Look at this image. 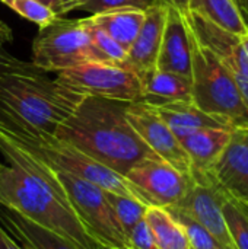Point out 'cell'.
Masks as SVG:
<instances>
[{"label": "cell", "instance_id": "6da1fadb", "mask_svg": "<svg viewBox=\"0 0 248 249\" xmlns=\"http://www.w3.org/2000/svg\"><path fill=\"white\" fill-rule=\"evenodd\" d=\"M127 104L85 96L57 127L54 137L124 177L137 162L156 156L130 125Z\"/></svg>", "mask_w": 248, "mask_h": 249}, {"label": "cell", "instance_id": "4fadbf2b", "mask_svg": "<svg viewBox=\"0 0 248 249\" xmlns=\"http://www.w3.org/2000/svg\"><path fill=\"white\" fill-rule=\"evenodd\" d=\"M156 69L191 79V42L184 15L168 4Z\"/></svg>", "mask_w": 248, "mask_h": 249}, {"label": "cell", "instance_id": "d590c367", "mask_svg": "<svg viewBox=\"0 0 248 249\" xmlns=\"http://www.w3.org/2000/svg\"><path fill=\"white\" fill-rule=\"evenodd\" d=\"M76 1H79V0H60V12H58V18H60V16H63V15H66V10H67L73 3H76Z\"/></svg>", "mask_w": 248, "mask_h": 249}, {"label": "cell", "instance_id": "5bb4252c", "mask_svg": "<svg viewBox=\"0 0 248 249\" xmlns=\"http://www.w3.org/2000/svg\"><path fill=\"white\" fill-rule=\"evenodd\" d=\"M168 4L161 3L146 10L142 28L127 50L124 66L142 76L153 69H156L158 54L161 48L165 19H167Z\"/></svg>", "mask_w": 248, "mask_h": 249}, {"label": "cell", "instance_id": "2e32d148", "mask_svg": "<svg viewBox=\"0 0 248 249\" xmlns=\"http://www.w3.org/2000/svg\"><path fill=\"white\" fill-rule=\"evenodd\" d=\"M231 134L232 130L202 128L180 139V143L190 159V177L210 174L216 159L227 147Z\"/></svg>", "mask_w": 248, "mask_h": 249}, {"label": "cell", "instance_id": "ac0fdd59", "mask_svg": "<svg viewBox=\"0 0 248 249\" xmlns=\"http://www.w3.org/2000/svg\"><path fill=\"white\" fill-rule=\"evenodd\" d=\"M153 108L178 140L202 128L234 130L229 123L203 112L193 102H170Z\"/></svg>", "mask_w": 248, "mask_h": 249}, {"label": "cell", "instance_id": "cb8c5ba5", "mask_svg": "<svg viewBox=\"0 0 248 249\" xmlns=\"http://www.w3.org/2000/svg\"><path fill=\"white\" fill-rule=\"evenodd\" d=\"M222 213L237 249H248V216L241 203L227 194Z\"/></svg>", "mask_w": 248, "mask_h": 249}, {"label": "cell", "instance_id": "3957f363", "mask_svg": "<svg viewBox=\"0 0 248 249\" xmlns=\"http://www.w3.org/2000/svg\"><path fill=\"white\" fill-rule=\"evenodd\" d=\"M190 42L193 104L203 112L225 120L234 128L248 127V107L232 74L191 31Z\"/></svg>", "mask_w": 248, "mask_h": 249}, {"label": "cell", "instance_id": "5b68a950", "mask_svg": "<svg viewBox=\"0 0 248 249\" xmlns=\"http://www.w3.org/2000/svg\"><path fill=\"white\" fill-rule=\"evenodd\" d=\"M56 175L66 193L73 213L85 228L86 233L102 245L115 249H129L126 235L107 200L105 190L63 171H56Z\"/></svg>", "mask_w": 248, "mask_h": 249}, {"label": "cell", "instance_id": "f546056e", "mask_svg": "<svg viewBox=\"0 0 248 249\" xmlns=\"http://www.w3.org/2000/svg\"><path fill=\"white\" fill-rule=\"evenodd\" d=\"M0 131L12 136H18L22 133H35L26 124H23L1 101H0Z\"/></svg>", "mask_w": 248, "mask_h": 249}, {"label": "cell", "instance_id": "603a6c76", "mask_svg": "<svg viewBox=\"0 0 248 249\" xmlns=\"http://www.w3.org/2000/svg\"><path fill=\"white\" fill-rule=\"evenodd\" d=\"M107 194V200L124 232V235L127 236L130 233V231L140 222L145 219V213L148 209V204L126 197V196H120L111 191H105Z\"/></svg>", "mask_w": 248, "mask_h": 249}, {"label": "cell", "instance_id": "9a60e30c", "mask_svg": "<svg viewBox=\"0 0 248 249\" xmlns=\"http://www.w3.org/2000/svg\"><path fill=\"white\" fill-rule=\"evenodd\" d=\"M0 225L22 249H79L16 210L0 204Z\"/></svg>", "mask_w": 248, "mask_h": 249}, {"label": "cell", "instance_id": "4316f807", "mask_svg": "<svg viewBox=\"0 0 248 249\" xmlns=\"http://www.w3.org/2000/svg\"><path fill=\"white\" fill-rule=\"evenodd\" d=\"M0 1H3L6 6H9L13 12H16L22 18L38 25L39 29L48 26L58 18L53 9L37 0H0Z\"/></svg>", "mask_w": 248, "mask_h": 249}, {"label": "cell", "instance_id": "1f68e13d", "mask_svg": "<svg viewBox=\"0 0 248 249\" xmlns=\"http://www.w3.org/2000/svg\"><path fill=\"white\" fill-rule=\"evenodd\" d=\"M232 1L235 7L238 9V13L248 29V0H232Z\"/></svg>", "mask_w": 248, "mask_h": 249}, {"label": "cell", "instance_id": "d6986e66", "mask_svg": "<svg viewBox=\"0 0 248 249\" xmlns=\"http://www.w3.org/2000/svg\"><path fill=\"white\" fill-rule=\"evenodd\" d=\"M146 10L139 9H118L102 13L91 15L88 19L117 41L126 51L136 39L142 23L145 20Z\"/></svg>", "mask_w": 248, "mask_h": 249}, {"label": "cell", "instance_id": "e0dca14e", "mask_svg": "<svg viewBox=\"0 0 248 249\" xmlns=\"http://www.w3.org/2000/svg\"><path fill=\"white\" fill-rule=\"evenodd\" d=\"M142 85V102L151 107H159L170 102H193L191 79L153 69L139 76Z\"/></svg>", "mask_w": 248, "mask_h": 249}, {"label": "cell", "instance_id": "8fae6325", "mask_svg": "<svg viewBox=\"0 0 248 249\" xmlns=\"http://www.w3.org/2000/svg\"><path fill=\"white\" fill-rule=\"evenodd\" d=\"M126 117L137 136L156 156L172 165L181 174L190 177L191 165L186 150L153 107L142 101L129 102Z\"/></svg>", "mask_w": 248, "mask_h": 249}, {"label": "cell", "instance_id": "ba28073f", "mask_svg": "<svg viewBox=\"0 0 248 249\" xmlns=\"http://www.w3.org/2000/svg\"><path fill=\"white\" fill-rule=\"evenodd\" d=\"M124 178L136 188L148 206L171 207L187 193L191 177L181 174L159 156L133 165Z\"/></svg>", "mask_w": 248, "mask_h": 249}, {"label": "cell", "instance_id": "8992f818", "mask_svg": "<svg viewBox=\"0 0 248 249\" xmlns=\"http://www.w3.org/2000/svg\"><path fill=\"white\" fill-rule=\"evenodd\" d=\"M56 82L80 96H95L123 102L142 101L139 76L120 64L86 61L57 73Z\"/></svg>", "mask_w": 248, "mask_h": 249}, {"label": "cell", "instance_id": "9c48e42d", "mask_svg": "<svg viewBox=\"0 0 248 249\" xmlns=\"http://www.w3.org/2000/svg\"><path fill=\"white\" fill-rule=\"evenodd\" d=\"M227 194L210 174L191 175V184L186 196L171 207L194 219L225 249H237L222 213Z\"/></svg>", "mask_w": 248, "mask_h": 249}, {"label": "cell", "instance_id": "83f0119b", "mask_svg": "<svg viewBox=\"0 0 248 249\" xmlns=\"http://www.w3.org/2000/svg\"><path fill=\"white\" fill-rule=\"evenodd\" d=\"M12 74H20V76H35V74H44L42 70H39L32 61H22L7 53L3 48V44H0V79Z\"/></svg>", "mask_w": 248, "mask_h": 249}, {"label": "cell", "instance_id": "ab89813d", "mask_svg": "<svg viewBox=\"0 0 248 249\" xmlns=\"http://www.w3.org/2000/svg\"><path fill=\"white\" fill-rule=\"evenodd\" d=\"M244 203H246V204H247V206H248V201H244Z\"/></svg>", "mask_w": 248, "mask_h": 249}, {"label": "cell", "instance_id": "ffe728a7", "mask_svg": "<svg viewBox=\"0 0 248 249\" xmlns=\"http://www.w3.org/2000/svg\"><path fill=\"white\" fill-rule=\"evenodd\" d=\"M145 220L158 249H191L184 229L167 209L148 206Z\"/></svg>", "mask_w": 248, "mask_h": 249}, {"label": "cell", "instance_id": "277c9868", "mask_svg": "<svg viewBox=\"0 0 248 249\" xmlns=\"http://www.w3.org/2000/svg\"><path fill=\"white\" fill-rule=\"evenodd\" d=\"M1 133V131H0ZM12 143L23 149L34 158L39 159L50 168L56 171H63L86 179L105 191H111L120 196H126L142 203L143 198L136 191V188L120 174L111 171L110 168L94 160L79 149L72 144L47 134H22V136H7ZM146 204V203H145Z\"/></svg>", "mask_w": 248, "mask_h": 249}, {"label": "cell", "instance_id": "836d02e7", "mask_svg": "<svg viewBox=\"0 0 248 249\" xmlns=\"http://www.w3.org/2000/svg\"><path fill=\"white\" fill-rule=\"evenodd\" d=\"M165 4H170L175 9H178L181 13H186L189 10V0H162Z\"/></svg>", "mask_w": 248, "mask_h": 249}, {"label": "cell", "instance_id": "4dcf8cb0", "mask_svg": "<svg viewBox=\"0 0 248 249\" xmlns=\"http://www.w3.org/2000/svg\"><path fill=\"white\" fill-rule=\"evenodd\" d=\"M0 249H22L0 225Z\"/></svg>", "mask_w": 248, "mask_h": 249}, {"label": "cell", "instance_id": "44dd1931", "mask_svg": "<svg viewBox=\"0 0 248 249\" xmlns=\"http://www.w3.org/2000/svg\"><path fill=\"white\" fill-rule=\"evenodd\" d=\"M189 10L199 13L212 23L235 35L248 34L238 9L232 0H189Z\"/></svg>", "mask_w": 248, "mask_h": 249}, {"label": "cell", "instance_id": "7402d4cb", "mask_svg": "<svg viewBox=\"0 0 248 249\" xmlns=\"http://www.w3.org/2000/svg\"><path fill=\"white\" fill-rule=\"evenodd\" d=\"M89 38V61L124 66L127 51L108 34L95 26L88 18L83 19Z\"/></svg>", "mask_w": 248, "mask_h": 249}, {"label": "cell", "instance_id": "8d00e7d4", "mask_svg": "<svg viewBox=\"0 0 248 249\" xmlns=\"http://www.w3.org/2000/svg\"><path fill=\"white\" fill-rule=\"evenodd\" d=\"M240 41H241V45H243V48H244V51H246V54H247L248 57V34L241 35L240 36Z\"/></svg>", "mask_w": 248, "mask_h": 249}, {"label": "cell", "instance_id": "30bf717a", "mask_svg": "<svg viewBox=\"0 0 248 249\" xmlns=\"http://www.w3.org/2000/svg\"><path fill=\"white\" fill-rule=\"evenodd\" d=\"M183 15L194 38L210 50L232 74L248 107V57L241 45L240 35L222 29L196 12L187 10Z\"/></svg>", "mask_w": 248, "mask_h": 249}, {"label": "cell", "instance_id": "d4e9b609", "mask_svg": "<svg viewBox=\"0 0 248 249\" xmlns=\"http://www.w3.org/2000/svg\"><path fill=\"white\" fill-rule=\"evenodd\" d=\"M171 216L181 225L184 229L190 248L191 249H225L202 225H199L194 219L183 213L175 207H167Z\"/></svg>", "mask_w": 248, "mask_h": 249}, {"label": "cell", "instance_id": "f35d334b", "mask_svg": "<svg viewBox=\"0 0 248 249\" xmlns=\"http://www.w3.org/2000/svg\"><path fill=\"white\" fill-rule=\"evenodd\" d=\"M238 201H240V200H238ZM240 203H241V206H243L244 212L247 213V216H248V206H247V204H246V203H244V201H240Z\"/></svg>", "mask_w": 248, "mask_h": 249}, {"label": "cell", "instance_id": "d6a6232c", "mask_svg": "<svg viewBox=\"0 0 248 249\" xmlns=\"http://www.w3.org/2000/svg\"><path fill=\"white\" fill-rule=\"evenodd\" d=\"M12 39H13V32H12V29H10L3 20H0V44L10 42Z\"/></svg>", "mask_w": 248, "mask_h": 249}, {"label": "cell", "instance_id": "74e56055", "mask_svg": "<svg viewBox=\"0 0 248 249\" xmlns=\"http://www.w3.org/2000/svg\"><path fill=\"white\" fill-rule=\"evenodd\" d=\"M92 249H115V248H111V247L102 245V244H99L98 241H95V242H94V247H92Z\"/></svg>", "mask_w": 248, "mask_h": 249}, {"label": "cell", "instance_id": "7c38bea8", "mask_svg": "<svg viewBox=\"0 0 248 249\" xmlns=\"http://www.w3.org/2000/svg\"><path fill=\"white\" fill-rule=\"evenodd\" d=\"M210 175L231 197L248 201V127L232 130L227 147L210 169Z\"/></svg>", "mask_w": 248, "mask_h": 249}, {"label": "cell", "instance_id": "7a4b0ae2", "mask_svg": "<svg viewBox=\"0 0 248 249\" xmlns=\"http://www.w3.org/2000/svg\"><path fill=\"white\" fill-rule=\"evenodd\" d=\"M82 98L44 74H12L0 79V101L38 134L54 136Z\"/></svg>", "mask_w": 248, "mask_h": 249}, {"label": "cell", "instance_id": "484cf974", "mask_svg": "<svg viewBox=\"0 0 248 249\" xmlns=\"http://www.w3.org/2000/svg\"><path fill=\"white\" fill-rule=\"evenodd\" d=\"M164 3L162 0H79L73 3L66 13L82 10L89 12L91 15L110 12V10H118V9H139V10H148L156 4Z\"/></svg>", "mask_w": 248, "mask_h": 249}, {"label": "cell", "instance_id": "f1b7e54d", "mask_svg": "<svg viewBox=\"0 0 248 249\" xmlns=\"http://www.w3.org/2000/svg\"><path fill=\"white\" fill-rule=\"evenodd\" d=\"M129 249H158L153 235L146 223V220H140L126 236Z\"/></svg>", "mask_w": 248, "mask_h": 249}, {"label": "cell", "instance_id": "52a82bcc", "mask_svg": "<svg viewBox=\"0 0 248 249\" xmlns=\"http://www.w3.org/2000/svg\"><path fill=\"white\" fill-rule=\"evenodd\" d=\"M89 61V38L83 19L57 18L39 29L32 42V63L44 73H60Z\"/></svg>", "mask_w": 248, "mask_h": 249}, {"label": "cell", "instance_id": "e575fe53", "mask_svg": "<svg viewBox=\"0 0 248 249\" xmlns=\"http://www.w3.org/2000/svg\"><path fill=\"white\" fill-rule=\"evenodd\" d=\"M37 1H39V3H42V4H45V6H48V7L53 9V10L57 13V16H58V12H60V0H37Z\"/></svg>", "mask_w": 248, "mask_h": 249}]
</instances>
